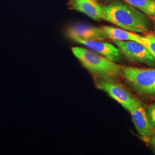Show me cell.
<instances>
[{
	"label": "cell",
	"instance_id": "6da1fadb",
	"mask_svg": "<svg viewBox=\"0 0 155 155\" xmlns=\"http://www.w3.org/2000/svg\"><path fill=\"white\" fill-rule=\"evenodd\" d=\"M104 20L134 33H147L151 22L147 15L125 1L116 0L102 6Z\"/></svg>",
	"mask_w": 155,
	"mask_h": 155
},
{
	"label": "cell",
	"instance_id": "7a4b0ae2",
	"mask_svg": "<svg viewBox=\"0 0 155 155\" xmlns=\"http://www.w3.org/2000/svg\"><path fill=\"white\" fill-rule=\"evenodd\" d=\"M71 51L82 65L98 79L116 81L124 76L120 66L93 50L74 47Z\"/></svg>",
	"mask_w": 155,
	"mask_h": 155
},
{
	"label": "cell",
	"instance_id": "3957f363",
	"mask_svg": "<svg viewBox=\"0 0 155 155\" xmlns=\"http://www.w3.org/2000/svg\"><path fill=\"white\" fill-rule=\"evenodd\" d=\"M124 77L133 89L148 96L155 95V68L120 66Z\"/></svg>",
	"mask_w": 155,
	"mask_h": 155
},
{
	"label": "cell",
	"instance_id": "277c9868",
	"mask_svg": "<svg viewBox=\"0 0 155 155\" xmlns=\"http://www.w3.org/2000/svg\"><path fill=\"white\" fill-rule=\"evenodd\" d=\"M113 42L128 59L149 66H155L154 58L142 44L135 41L113 40Z\"/></svg>",
	"mask_w": 155,
	"mask_h": 155
},
{
	"label": "cell",
	"instance_id": "5b68a950",
	"mask_svg": "<svg viewBox=\"0 0 155 155\" xmlns=\"http://www.w3.org/2000/svg\"><path fill=\"white\" fill-rule=\"evenodd\" d=\"M95 84L98 89L109 94L127 110L137 100L122 85L117 83L116 81L98 79Z\"/></svg>",
	"mask_w": 155,
	"mask_h": 155
},
{
	"label": "cell",
	"instance_id": "8992f818",
	"mask_svg": "<svg viewBox=\"0 0 155 155\" xmlns=\"http://www.w3.org/2000/svg\"><path fill=\"white\" fill-rule=\"evenodd\" d=\"M67 35L75 42L78 40L104 41L107 38L102 27L84 24H77L70 26L67 30Z\"/></svg>",
	"mask_w": 155,
	"mask_h": 155
},
{
	"label": "cell",
	"instance_id": "52a82bcc",
	"mask_svg": "<svg viewBox=\"0 0 155 155\" xmlns=\"http://www.w3.org/2000/svg\"><path fill=\"white\" fill-rule=\"evenodd\" d=\"M131 114L137 132L144 138H149L154 135L155 130L150 122L147 113L139 100L134 102L128 110Z\"/></svg>",
	"mask_w": 155,
	"mask_h": 155
},
{
	"label": "cell",
	"instance_id": "ba28073f",
	"mask_svg": "<svg viewBox=\"0 0 155 155\" xmlns=\"http://www.w3.org/2000/svg\"><path fill=\"white\" fill-rule=\"evenodd\" d=\"M77 43L84 45L89 49L105 56L111 61L119 63L124 60V55L121 51L110 43L102 42V41L90 40H78Z\"/></svg>",
	"mask_w": 155,
	"mask_h": 155
},
{
	"label": "cell",
	"instance_id": "9c48e42d",
	"mask_svg": "<svg viewBox=\"0 0 155 155\" xmlns=\"http://www.w3.org/2000/svg\"><path fill=\"white\" fill-rule=\"evenodd\" d=\"M73 9L82 12L96 21L104 20L102 6L97 0H72Z\"/></svg>",
	"mask_w": 155,
	"mask_h": 155
},
{
	"label": "cell",
	"instance_id": "30bf717a",
	"mask_svg": "<svg viewBox=\"0 0 155 155\" xmlns=\"http://www.w3.org/2000/svg\"><path fill=\"white\" fill-rule=\"evenodd\" d=\"M104 29L107 38L113 40L119 41H135L139 42L141 35L132 32L121 28L105 25L102 27Z\"/></svg>",
	"mask_w": 155,
	"mask_h": 155
},
{
	"label": "cell",
	"instance_id": "8fae6325",
	"mask_svg": "<svg viewBox=\"0 0 155 155\" xmlns=\"http://www.w3.org/2000/svg\"><path fill=\"white\" fill-rule=\"evenodd\" d=\"M142 12L148 16L155 18V1L154 0H123Z\"/></svg>",
	"mask_w": 155,
	"mask_h": 155
},
{
	"label": "cell",
	"instance_id": "7c38bea8",
	"mask_svg": "<svg viewBox=\"0 0 155 155\" xmlns=\"http://www.w3.org/2000/svg\"><path fill=\"white\" fill-rule=\"evenodd\" d=\"M139 43L144 45L155 59V35L153 34H149L145 36H141Z\"/></svg>",
	"mask_w": 155,
	"mask_h": 155
},
{
	"label": "cell",
	"instance_id": "4fadbf2b",
	"mask_svg": "<svg viewBox=\"0 0 155 155\" xmlns=\"http://www.w3.org/2000/svg\"><path fill=\"white\" fill-rule=\"evenodd\" d=\"M147 113L150 122L155 130V103L150 106Z\"/></svg>",
	"mask_w": 155,
	"mask_h": 155
},
{
	"label": "cell",
	"instance_id": "5bb4252c",
	"mask_svg": "<svg viewBox=\"0 0 155 155\" xmlns=\"http://www.w3.org/2000/svg\"><path fill=\"white\" fill-rule=\"evenodd\" d=\"M149 139H150V143L152 145H153V147L155 148V134L149 137Z\"/></svg>",
	"mask_w": 155,
	"mask_h": 155
},
{
	"label": "cell",
	"instance_id": "9a60e30c",
	"mask_svg": "<svg viewBox=\"0 0 155 155\" xmlns=\"http://www.w3.org/2000/svg\"><path fill=\"white\" fill-rule=\"evenodd\" d=\"M98 2H109L111 0H97Z\"/></svg>",
	"mask_w": 155,
	"mask_h": 155
},
{
	"label": "cell",
	"instance_id": "2e32d148",
	"mask_svg": "<svg viewBox=\"0 0 155 155\" xmlns=\"http://www.w3.org/2000/svg\"><path fill=\"white\" fill-rule=\"evenodd\" d=\"M154 32H155V30H154Z\"/></svg>",
	"mask_w": 155,
	"mask_h": 155
},
{
	"label": "cell",
	"instance_id": "e0dca14e",
	"mask_svg": "<svg viewBox=\"0 0 155 155\" xmlns=\"http://www.w3.org/2000/svg\"><path fill=\"white\" fill-rule=\"evenodd\" d=\"M154 1H155V0H154Z\"/></svg>",
	"mask_w": 155,
	"mask_h": 155
}]
</instances>
